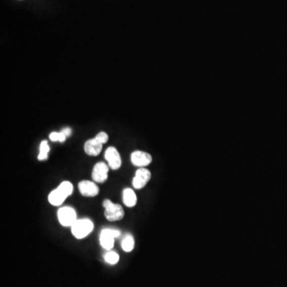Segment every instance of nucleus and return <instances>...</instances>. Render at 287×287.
<instances>
[{
  "instance_id": "1",
  "label": "nucleus",
  "mask_w": 287,
  "mask_h": 287,
  "mask_svg": "<svg viewBox=\"0 0 287 287\" xmlns=\"http://www.w3.org/2000/svg\"><path fill=\"white\" fill-rule=\"evenodd\" d=\"M73 185L69 181H64L56 189L50 193L48 200L54 206H59L73 192Z\"/></svg>"
},
{
  "instance_id": "5",
  "label": "nucleus",
  "mask_w": 287,
  "mask_h": 287,
  "mask_svg": "<svg viewBox=\"0 0 287 287\" xmlns=\"http://www.w3.org/2000/svg\"><path fill=\"white\" fill-rule=\"evenodd\" d=\"M121 235L118 230L103 229L100 235V243L101 246L106 250L112 249L114 246V239Z\"/></svg>"
},
{
  "instance_id": "11",
  "label": "nucleus",
  "mask_w": 287,
  "mask_h": 287,
  "mask_svg": "<svg viewBox=\"0 0 287 287\" xmlns=\"http://www.w3.org/2000/svg\"><path fill=\"white\" fill-rule=\"evenodd\" d=\"M102 144L97 141L95 138L90 139L85 143V153L87 155L96 157V156H98L102 150Z\"/></svg>"
},
{
  "instance_id": "15",
  "label": "nucleus",
  "mask_w": 287,
  "mask_h": 287,
  "mask_svg": "<svg viewBox=\"0 0 287 287\" xmlns=\"http://www.w3.org/2000/svg\"><path fill=\"white\" fill-rule=\"evenodd\" d=\"M104 259L106 263H110V264L111 265H114L118 263L120 258L119 256H118V254L114 252H110L105 254V256H104Z\"/></svg>"
},
{
  "instance_id": "7",
  "label": "nucleus",
  "mask_w": 287,
  "mask_h": 287,
  "mask_svg": "<svg viewBox=\"0 0 287 287\" xmlns=\"http://www.w3.org/2000/svg\"><path fill=\"white\" fill-rule=\"evenodd\" d=\"M152 161V156L146 152L134 151L131 154V162L135 166L145 168L151 164Z\"/></svg>"
},
{
  "instance_id": "3",
  "label": "nucleus",
  "mask_w": 287,
  "mask_h": 287,
  "mask_svg": "<svg viewBox=\"0 0 287 287\" xmlns=\"http://www.w3.org/2000/svg\"><path fill=\"white\" fill-rule=\"evenodd\" d=\"M93 229V224L89 219L78 220L71 227V231L74 236L77 239H83L91 233Z\"/></svg>"
},
{
  "instance_id": "13",
  "label": "nucleus",
  "mask_w": 287,
  "mask_h": 287,
  "mask_svg": "<svg viewBox=\"0 0 287 287\" xmlns=\"http://www.w3.org/2000/svg\"><path fill=\"white\" fill-rule=\"evenodd\" d=\"M135 242L133 237L131 235H127L124 238L122 242H121V246H122V249L125 250V252H130L133 250L134 248Z\"/></svg>"
},
{
  "instance_id": "2",
  "label": "nucleus",
  "mask_w": 287,
  "mask_h": 287,
  "mask_svg": "<svg viewBox=\"0 0 287 287\" xmlns=\"http://www.w3.org/2000/svg\"><path fill=\"white\" fill-rule=\"evenodd\" d=\"M103 207H104V217L110 222L122 220L125 216L123 207L119 204L113 203L111 200H104Z\"/></svg>"
},
{
  "instance_id": "18",
  "label": "nucleus",
  "mask_w": 287,
  "mask_h": 287,
  "mask_svg": "<svg viewBox=\"0 0 287 287\" xmlns=\"http://www.w3.org/2000/svg\"><path fill=\"white\" fill-rule=\"evenodd\" d=\"M62 132H63L64 135H65L66 137H69L71 133H72V129H71L70 128H65V129H62Z\"/></svg>"
},
{
  "instance_id": "10",
  "label": "nucleus",
  "mask_w": 287,
  "mask_h": 287,
  "mask_svg": "<svg viewBox=\"0 0 287 287\" xmlns=\"http://www.w3.org/2000/svg\"><path fill=\"white\" fill-rule=\"evenodd\" d=\"M81 194L86 197H93L98 195L99 188L97 185L89 181H82L79 184Z\"/></svg>"
},
{
  "instance_id": "6",
  "label": "nucleus",
  "mask_w": 287,
  "mask_h": 287,
  "mask_svg": "<svg viewBox=\"0 0 287 287\" xmlns=\"http://www.w3.org/2000/svg\"><path fill=\"white\" fill-rule=\"evenodd\" d=\"M151 179V172L146 168H140L136 170L134 178L132 180V186L134 189H141L147 185Z\"/></svg>"
},
{
  "instance_id": "12",
  "label": "nucleus",
  "mask_w": 287,
  "mask_h": 287,
  "mask_svg": "<svg viewBox=\"0 0 287 287\" xmlns=\"http://www.w3.org/2000/svg\"><path fill=\"white\" fill-rule=\"evenodd\" d=\"M137 198L135 192L131 189H126L123 191V202L128 207H134L136 205Z\"/></svg>"
},
{
  "instance_id": "14",
  "label": "nucleus",
  "mask_w": 287,
  "mask_h": 287,
  "mask_svg": "<svg viewBox=\"0 0 287 287\" xmlns=\"http://www.w3.org/2000/svg\"><path fill=\"white\" fill-rule=\"evenodd\" d=\"M50 151V147H49L48 142L47 140H43L40 144V154H39V161H44L47 160L48 157V153Z\"/></svg>"
},
{
  "instance_id": "17",
  "label": "nucleus",
  "mask_w": 287,
  "mask_h": 287,
  "mask_svg": "<svg viewBox=\"0 0 287 287\" xmlns=\"http://www.w3.org/2000/svg\"><path fill=\"white\" fill-rule=\"evenodd\" d=\"M94 138H95L97 141L100 142V143L102 144V145L103 144L107 143L109 140L108 134H107L106 132H99Z\"/></svg>"
},
{
  "instance_id": "9",
  "label": "nucleus",
  "mask_w": 287,
  "mask_h": 287,
  "mask_svg": "<svg viewBox=\"0 0 287 287\" xmlns=\"http://www.w3.org/2000/svg\"><path fill=\"white\" fill-rule=\"evenodd\" d=\"M104 157L109 163V167L113 170H118L121 166L120 153L114 147H109L104 153Z\"/></svg>"
},
{
  "instance_id": "4",
  "label": "nucleus",
  "mask_w": 287,
  "mask_h": 287,
  "mask_svg": "<svg viewBox=\"0 0 287 287\" xmlns=\"http://www.w3.org/2000/svg\"><path fill=\"white\" fill-rule=\"evenodd\" d=\"M58 218L64 227H72L78 220L76 211L70 207H61L58 211Z\"/></svg>"
},
{
  "instance_id": "16",
  "label": "nucleus",
  "mask_w": 287,
  "mask_h": 287,
  "mask_svg": "<svg viewBox=\"0 0 287 287\" xmlns=\"http://www.w3.org/2000/svg\"><path fill=\"white\" fill-rule=\"evenodd\" d=\"M50 139L54 142L59 141L62 143L65 141L66 136L64 135L63 132H53L50 134Z\"/></svg>"
},
{
  "instance_id": "8",
  "label": "nucleus",
  "mask_w": 287,
  "mask_h": 287,
  "mask_svg": "<svg viewBox=\"0 0 287 287\" xmlns=\"http://www.w3.org/2000/svg\"><path fill=\"white\" fill-rule=\"evenodd\" d=\"M109 166L103 162H99L93 167L92 178L97 183H104L108 179Z\"/></svg>"
}]
</instances>
